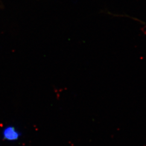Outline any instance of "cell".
<instances>
[{
    "instance_id": "obj_1",
    "label": "cell",
    "mask_w": 146,
    "mask_h": 146,
    "mask_svg": "<svg viewBox=\"0 0 146 146\" xmlns=\"http://www.w3.org/2000/svg\"><path fill=\"white\" fill-rule=\"evenodd\" d=\"M22 133L15 127L7 125L5 127L2 132V139L8 141H15L21 137Z\"/></svg>"
}]
</instances>
